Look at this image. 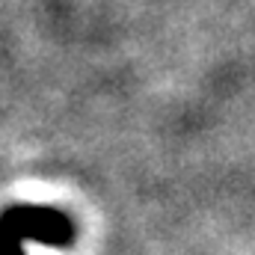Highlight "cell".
Here are the masks:
<instances>
[{
    "label": "cell",
    "mask_w": 255,
    "mask_h": 255,
    "mask_svg": "<svg viewBox=\"0 0 255 255\" xmlns=\"http://www.w3.org/2000/svg\"><path fill=\"white\" fill-rule=\"evenodd\" d=\"M68 247L74 226L63 211L48 205H15L0 217V255H24V244Z\"/></svg>",
    "instance_id": "obj_1"
}]
</instances>
